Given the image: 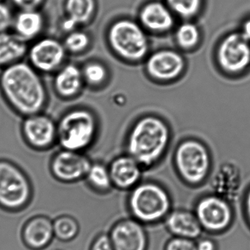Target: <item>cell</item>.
<instances>
[{"instance_id": "cell-4", "label": "cell", "mask_w": 250, "mask_h": 250, "mask_svg": "<svg viewBox=\"0 0 250 250\" xmlns=\"http://www.w3.org/2000/svg\"><path fill=\"white\" fill-rule=\"evenodd\" d=\"M35 184L26 171L8 159L0 158V207L18 211L33 200Z\"/></svg>"}, {"instance_id": "cell-2", "label": "cell", "mask_w": 250, "mask_h": 250, "mask_svg": "<svg viewBox=\"0 0 250 250\" xmlns=\"http://www.w3.org/2000/svg\"><path fill=\"white\" fill-rule=\"evenodd\" d=\"M169 141L167 125L160 119L146 117L134 125L128 139L129 155L141 166H150L161 157Z\"/></svg>"}, {"instance_id": "cell-12", "label": "cell", "mask_w": 250, "mask_h": 250, "mask_svg": "<svg viewBox=\"0 0 250 250\" xmlns=\"http://www.w3.org/2000/svg\"><path fill=\"white\" fill-rule=\"evenodd\" d=\"M87 157L79 151L62 149L56 153L50 162V172L60 182L70 183L87 175L91 167Z\"/></svg>"}, {"instance_id": "cell-33", "label": "cell", "mask_w": 250, "mask_h": 250, "mask_svg": "<svg viewBox=\"0 0 250 250\" xmlns=\"http://www.w3.org/2000/svg\"><path fill=\"white\" fill-rule=\"evenodd\" d=\"M89 250H114L109 235L101 233L97 236Z\"/></svg>"}, {"instance_id": "cell-18", "label": "cell", "mask_w": 250, "mask_h": 250, "mask_svg": "<svg viewBox=\"0 0 250 250\" xmlns=\"http://www.w3.org/2000/svg\"><path fill=\"white\" fill-rule=\"evenodd\" d=\"M242 185L240 170L233 163H226L217 170L213 179L212 186L215 195L231 204L239 198Z\"/></svg>"}, {"instance_id": "cell-9", "label": "cell", "mask_w": 250, "mask_h": 250, "mask_svg": "<svg viewBox=\"0 0 250 250\" xmlns=\"http://www.w3.org/2000/svg\"><path fill=\"white\" fill-rule=\"evenodd\" d=\"M194 212L204 230L208 233L226 231L233 223V211L230 203L215 194L201 198L195 205Z\"/></svg>"}, {"instance_id": "cell-35", "label": "cell", "mask_w": 250, "mask_h": 250, "mask_svg": "<svg viewBox=\"0 0 250 250\" xmlns=\"http://www.w3.org/2000/svg\"><path fill=\"white\" fill-rule=\"evenodd\" d=\"M245 213L247 220L250 226V189L246 195L245 201Z\"/></svg>"}, {"instance_id": "cell-11", "label": "cell", "mask_w": 250, "mask_h": 250, "mask_svg": "<svg viewBox=\"0 0 250 250\" xmlns=\"http://www.w3.org/2000/svg\"><path fill=\"white\" fill-rule=\"evenodd\" d=\"M221 68L229 73H239L250 64V42L241 32H233L223 38L217 49Z\"/></svg>"}, {"instance_id": "cell-3", "label": "cell", "mask_w": 250, "mask_h": 250, "mask_svg": "<svg viewBox=\"0 0 250 250\" xmlns=\"http://www.w3.org/2000/svg\"><path fill=\"white\" fill-rule=\"evenodd\" d=\"M171 207V199L167 191L152 182L136 185L128 199L131 216L144 225L156 224L165 220Z\"/></svg>"}, {"instance_id": "cell-31", "label": "cell", "mask_w": 250, "mask_h": 250, "mask_svg": "<svg viewBox=\"0 0 250 250\" xmlns=\"http://www.w3.org/2000/svg\"><path fill=\"white\" fill-rule=\"evenodd\" d=\"M164 250H197L196 240L172 236L171 239L166 242Z\"/></svg>"}, {"instance_id": "cell-19", "label": "cell", "mask_w": 250, "mask_h": 250, "mask_svg": "<svg viewBox=\"0 0 250 250\" xmlns=\"http://www.w3.org/2000/svg\"><path fill=\"white\" fill-rule=\"evenodd\" d=\"M141 167L130 155L116 159L109 169L113 185L121 189L135 188L141 178Z\"/></svg>"}, {"instance_id": "cell-25", "label": "cell", "mask_w": 250, "mask_h": 250, "mask_svg": "<svg viewBox=\"0 0 250 250\" xmlns=\"http://www.w3.org/2000/svg\"><path fill=\"white\" fill-rule=\"evenodd\" d=\"M86 176L89 184L98 190H108L113 185L109 170L101 164L92 165Z\"/></svg>"}, {"instance_id": "cell-17", "label": "cell", "mask_w": 250, "mask_h": 250, "mask_svg": "<svg viewBox=\"0 0 250 250\" xmlns=\"http://www.w3.org/2000/svg\"><path fill=\"white\" fill-rule=\"evenodd\" d=\"M164 222L166 229L173 236L197 240L204 231L195 212L186 209L171 210Z\"/></svg>"}, {"instance_id": "cell-15", "label": "cell", "mask_w": 250, "mask_h": 250, "mask_svg": "<svg viewBox=\"0 0 250 250\" xmlns=\"http://www.w3.org/2000/svg\"><path fill=\"white\" fill-rule=\"evenodd\" d=\"M47 19L41 10H17L11 31L28 44L43 36Z\"/></svg>"}, {"instance_id": "cell-20", "label": "cell", "mask_w": 250, "mask_h": 250, "mask_svg": "<svg viewBox=\"0 0 250 250\" xmlns=\"http://www.w3.org/2000/svg\"><path fill=\"white\" fill-rule=\"evenodd\" d=\"M140 21L144 27L154 32H166L174 23L173 12L160 1L146 4L140 13Z\"/></svg>"}, {"instance_id": "cell-29", "label": "cell", "mask_w": 250, "mask_h": 250, "mask_svg": "<svg viewBox=\"0 0 250 250\" xmlns=\"http://www.w3.org/2000/svg\"><path fill=\"white\" fill-rule=\"evenodd\" d=\"M106 70L104 66L98 63H91L84 67L83 76L92 84L102 83L106 78Z\"/></svg>"}, {"instance_id": "cell-34", "label": "cell", "mask_w": 250, "mask_h": 250, "mask_svg": "<svg viewBox=\"0 0 250 250\" xmlns=\"http://www.w3.org/2000/svg\"><path fill=\"white\" fill-rule=\"evenodd\" d=\"M197 250H217L216 242L209 238H199L196 240Z\"/></svg>"}, {"instance_id": "cell-21", "label": "cell", "mask_w": 250, "mask_h": 250, "mask_svg": "<svg viewBox=\"0 0 250 250\" xmlns=\"http://www.w3.org/2000/svg\"><path fill=\"white\" fill-rule=\"evenodd\" d=\"M29 44L11 30L0 32V70L26 59Z\"/></svg>"}, {"instance_id": "cell-26", "label": "cell", "mask_w": 250, "mask_h": 250, "mask_svg": "<svg viewBox=\"0 0 250 250\" xmlns=\"http://www.w3.org/2000/svg\"><path fill=\"white\" fill-rule=\"evenodd\" d=\"M176 39L182 48L186 49L193 48L199 41V29L193 23L185 22L178 27Z\"/></svg>"}, {"instance_id": "cell-13", "label": "cell", "mask_w": 250, "mask_h": 250, "mask_svg": "<svg viewBox=\"0 0 250 250\" xmlns=\"http://www.w3.org/2000/svg\"><path fill=\"white\" fill-rule=\"evenodd\" d=\"M114 250H147L148 239L144 225L133 217L119 220L109 233Z\"/></svg>"}, {"instance_id": "cell-16", "label": "cell", "mask_w": 250, "mask_h": 250, "mask_svg": "<svg viewBox=\"0 0 250 250\" xmlns=\"http://www.w3.org/2000/svg\"><path fill=\"white\" fill-rule=\"evenodd\" d=\"M185 62L180 54L170 50L157 51L150 56L146 63L150 76L160 80H170L180 75Z\"/></svg>"}, {"instance_id": "cell-32", "label": "cell", "mask_w": 250, "mask_h": 250, "mask_svg": "<svg viewBox=\"0 0 250 250\" xmlns=\"http://www.w3.org/2000/svg\"><path fill=\"white\" fill-rule=\"evenodd\" d=\"M17 10H41L46 0H10Z\"/></svg>"}, {"instance_id": "cell-24", "label": "cell", "mask_w": 250, "mask_h": 250, "mask_svg": "<svg viewBox=\"0 0 250 250\" xmlns=\"http://www.w3.org/2000/svg\"><path fill=\"white\" fill-rule=\"evenodd\" d=\"M53 226L56 239L63 243L74 240L80 230L76 219L67 214H61L55 217L53 221Z\"/></svg>"}, {"instance_id": "cell-36", "label": "cell", "mask_w": 250, "mask_h": 250, "mask_svg": "<svg viewBox=\"0 0 250 250\" xmlns=\"http://www.w3.org/2000/svg\"><path fill=\"white\" fill-rule=\"evenodd\" d=\"M241 33L250 42V19L247 20L244 23Z\"/></svg>"}, {"instance_id": "cell-14", "label": "cell", "mask_w": 250, "mask_h": 250, "mask_svg": "<svg viewBox=\"0 0 250 250\" xmlns=\"http://www.w3.org/2000/svg\"><path fill=\"white\" fill-rule=\"evenodd\" d=\"M54 219L45 214H38L29 218L22 230V238L25 245L35 250L48 248L55 239Z\"/></svg>"}, {"instance_id": "cell-10", "label": "cell", "mask_w": 250, "mask_h": 250, "mask_svg": "<svg viewBox=\"0 0 250 250\" xmlns=\"http://www.w3.org/2000/svg\"><path fill=\"white\" fill-rule=\"evenodd\" d=\"M20 132L23 142L34 151H46L57 142V123L44 112L22 118Z\"/></svg>"}, {"instance_id": "cell-7", "label": "cell", "mask_w": 250, "mask_h": 250, "mask_svg": "<svg viewBox=\"0 0 250 250\" xmlns=\"http://www.w3.org/2000/svg\"><path fill=\"white\" fill-rule=\"evenodd\" d=\"M176 163L181 176L191 185L201 183L210 167V157L205 146L189 140L182 143L176 153Z\"/></svg>"}, {"instance_id": "cell-8", "label": "cell", "mask_w": 250, "mask_h": 250, "mask_svg": "<svg viewBox=\"0 0 250 250\" xmlns=\"http://www.w3.org/2000/svg\"><path fill=\"white\" fill-rule=\"evenodd\" d=\"M66 53L63 42L43 35L29 44L26 60L41 74H51L62 67Z\"/></svg>"}, {"instance_id": "cell-1", "label": "cell", "mask_w": 250, "mask_h": 250, "mask_svg": "<svg viewBox=\"0 0 250 250\" xmlns=\"http://www.w3.org/2000/svg\"><path fill=\"white\" fill-rule=\"evenodd\" d=\"M0 94L7 106L22 118L44 112L48 104L42 74L25 60L1 70Z\"/></svg>"}, {"instance_id": "cell-22", "label": "cell", "mask_w": 250, "mask_h": 250, "mask_svg": "<svg viewBox=\"0 0 250 250\" xmlns=\"http://www.w3.org/2000/svg\"><path fill=\"white\" fill-rule=\"evenodd\" d=\"M95 10V0H65L62 29L67 33L75 30L79 25L90 20Z\"/></svg>"}, {"instance_id": "cell-30", "label": "cell", "mask_w": 250, "mask_h": 250, "mask_svg": "<svg viewBox=\"0 0 250 250\" xmlns=\"http://www.w3.org/2000/svg\"><path fill=\"white\" fill-rule=\"evenodd\" d=\"M14 15L7 1L0 0V32L11 30Z\"/></svg>"}, {"instance_id": "cell-27", "label": "cell", "mask_w": 250, "mask_h": 250, "mask_svg": "<svg viewBox=\"0 0 250 250\" xmlns=\"http://www.w3.org/2000/svg\"><path fill=\"white\" fill-rule=\"evenodd\" d=\"M166 3L173 13L184 19L193 17L201 7V0H166Z\"/></svg>"}, {"instance_id": "cell-6", "label": "cell", "mask_w": 250, "mask_h": 250, "mask_svg": "<svg viewBox=\"0 0 250 250\" xmlns=\"http://www.w3.org/2000/svg\"><path fill=\"white\" fill-rule=\"evenodd\" d=\"M108 40L116 53L132 61H138L146 55L148 41L143 28L129 19L117 21L111 26Z\"/></svg>"}, {"instance_id": "cell-5", "label": "cell", "mask_w": 250, "mask_h": 250, "mask_svg": "<svg viewBox=\"0 0 250 250\" xmlns=\"http://www.w3.org/2000/svg\"><path fill=\"white\" fill-rule=\"evenodd\" d=\"M57 125V142L64 149L79 151L86 148L96 131L95 117L89 111L73 110L60 118Z\"/></svg>"}, {"instance_id": "cell-28", "label": "cell", "mask_w": 250, "mask_h": 250, "mask_svg": "<svg viewBox=\"0 0 250 250\" xmlns=\"http://www.w3.org/2000/svg\"><path fill=\"white\" fill-rule=\"evenodd\" d=\"M89 43L87 34L82 31L73 30L68 32L63 41L67 51L78 53L84 50Z\"/></svg>"}, {"instance_id": "cell-23", "label": "cell", "mask_w": 250, "mask_h": 250, "mask_svg": "<svg viewBox=\"0 0 250 250\" xmlns=\"http://www.w3.org/2000/svg\"><path fill=\"white\" fill-rule=\"evenodd\" d=\"M83 73L74 64L63 65L54 73L53 86L59 96L67 98L79 92L82 84Z\"/></svg>"}]
</instances>
